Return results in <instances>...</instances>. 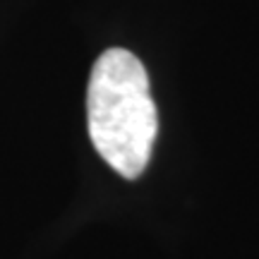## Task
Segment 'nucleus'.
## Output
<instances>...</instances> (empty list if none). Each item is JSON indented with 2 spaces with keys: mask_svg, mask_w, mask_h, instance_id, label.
<instances>
[{
  "mask_svg": "<svg viewBox=\"0 0 259 259\" xmlns=\"http://www.w3.org/2000/svg\"><path fill=\"white\" fill-rule=\"evenodd\" d=\"M87 127L94 149L125 180L144 173L158 132L149 74L135 53L108 48L96 58L87 87Z\"/></svg>",
  "mask_w": 259,
  "mask_h": 259,
  "instance_id": "1",
  "label": "nucleus"
}]
</instances>
